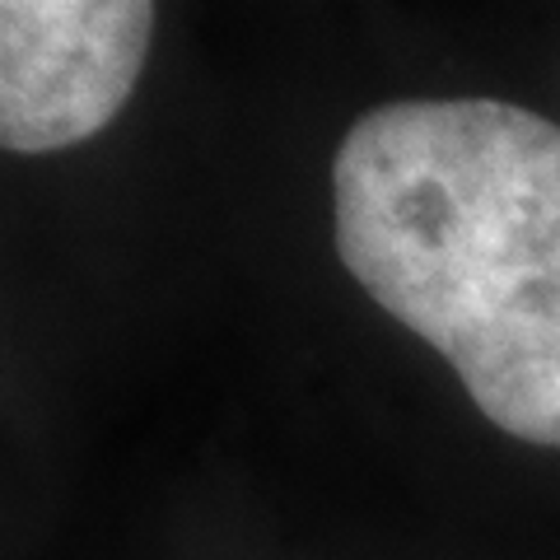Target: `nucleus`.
Instances as JSON below:
<instances>
[{
    "label": "nucleus",
    "mask_w": 560,
    "mask_h": 560,
    "mask_svg": "<svg viewBox=\"0 0 560 560\" xmlns=\"http://www.w3.org/2000/svg\"><path fill=\"white\" fill-rule=\"evenodd\" d=\"M160 10L145 0H5L0 140L51 154L98 136L127 108Z\"/></svg>",
    "instance_id": "2"
},
{
    "label": "nucleus",
    "mask_w": 560,
    "mask_h": 560,
    "mask_svg": "<svg viewBox=\"0 0 560 560\" xmlns=\"http://www.w3.org/2000/svg\"><path fill=\"white\" fill-rule=\"evenodd\" d=\"M350 280L434 346L495 430L560 448V127L504 98H397L331 160Z\"/></svg>",
    "instance_id": "1"
}]
</instances>
